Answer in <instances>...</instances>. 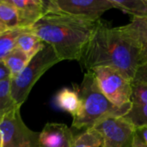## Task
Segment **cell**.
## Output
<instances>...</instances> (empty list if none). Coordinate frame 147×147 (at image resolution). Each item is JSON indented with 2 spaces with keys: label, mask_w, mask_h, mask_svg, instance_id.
Masks as SVG:
<instances>
[{
  "label": "cell",
  "mask_w": 147,
  "mask_h": 147,
  "mask_svg": "<svg viewBox=\"0 0 147 147\" xmlns=\"http://www.w3.org/2000/svg\"><path fill=\"white\" fill-rule=\"evenodd\" d=\"M141 48L120 29L99 20L79 62L86 71L96 67L113 68L133 81L140 62Z\"/></svg>",
  "instance_id": "1"
},
{
  "label": "cell",
  "mask_w": 147,
  "mask_h": 147,
  "mask_svg": "<svg viewBox=\"0 0 147 147\" xmlns=\"http://www.w3.org/2000/svg\"><path fill=\"white\" fill-rule=\"evenodd\" d=\"M96 22H90L61 12L47 13L29 30L53 47L62 60L79 61Z\"/></svg>",
  "instance_id": "2"
},
{
  "label": "cell",
  "mask_w": 147,
  "mask_h": 147,
  "mask_svg": "<svg viewBox=\"0 0 147 147\" xmlns=\"http://www.w3.org/2000/svg\"><path fill=\"white\" fill-rule=\"evenodd\" d=\"M80 100V109L72 120L76 129L91 128L97 122L109 117H123L132 104L117 107L111 103L101 91L92 71L84 73L82 83L77 87Z\"/></svg>",
  "instance_id": "3"
},
{
  "label": "cell",
  "mask_w": 147,
  "mask_h": 147,
  "mask_svg": "<svg viewBox=\"0 0 147 147\" xmlns=\"http://www.w3.org/2000/svg\"><path fill=\"white\" fill-rule=\"evenodd\" d=\"M59 62L60 59L53 47L45 43L43 47L30 59L25 68L10 78L11 96L16 106L21 107L24 103L36 82Z\"/></svg>",
  "instance_id": "4"
},
{
  "label": "cell",
  "mask_w": 147,
  "mask_h": 147,
  "mask_svg": "<svg viewBox=\"0 0 147 147\" xmlns=\"http://www.w3.org/2000/svg\"><path fill=\"white\" fill-rule=\"evenodd\" d=\"M97 84L107 99L117 107L132 104L133 81L110 67L92 69Z\"/></svg>",
  "instance_id": "5"
},
{
  "label": "cell",
  "mask_w": 147,
  "mask_h": 147,
  "mask_svg": "<svg viewBox=\"0 0 147 147\" xmlns=\"http://www.w3.org/2000/svg\"><path fill=\"white\" fill-rule=\"evenodd\" d=\"M20 109L14 108L0 121L3 147H39L40 132L32 131L25 125Z\"/></svg>",
  "instance_id": "6"
},
{
  "label": "cell",
  "mask_w": 147,
  "mask_h": 147,
  "mask_svg": "<svg viewBox=\"0 0 147 147\" xmlns=\"http://www.w3.org/2000/svg\"><path fill=\"white\" fill-rule=\"evenodd\" d=\"M43 3L46 14L61 12L90 22L99 21L104 12L114 8L111 0H49Z\"/></svg>",
  "instance_id": "7"
},
{
  "label": "cell",
  "mask_w": 147,
  "mask_h": 147,
  "mask_svg": "<svg viewBox=\"0 0 147 147\" xmlns=\"http://www.w3.org/2000/svg\"><path fill=\"white\" fill-rule=\"evenodd\" d=\"M91 128L102 136L101 147H133L135 128L122 117H109Z\"/></svg>",
  "instance_id": "8"
},
{
  "label": "cell",
  "mask_w": 147,
  "mask_h": 147,
  "mask_svg": "<svg viewBox=\"0 0 147 147\" xmlns=\"http://www.w3.org/2000/svg\"><path fill=\"white\" fill-rule=\"evenodd\" d=\"M73 137L65 124L49 122L40 132L39 147H71Z\"/></svg>",
  "instance_id": "9"
},
{
  "label": "cell",
  "mask_w": 147,
  "mask_h": 147,
  "mask_svg": "<svg viewBox=\"0 0 147 147\" xmlns=\"http://www.w3.org/2000/svg\"><path fill=\"white\" fill-rule=\"evenodd\" d=\"M17 12L18 28H29L44 15L45 7L42 0H8Z\"/></svg>",
  "instance_id": "10"
},
{
  "label": "cell",
  "mask_w": 147,
  "mask_h": 147,
  "mask_svg": "<svg viewBox=\"0 0 147 147\" xmlns=\"http://www.w3.org/2000/svg\"><path fill=\"white\" fill-rule=\"evenodd\" d=\"M120 29L141 49L147 47V18H133L130 23L120 27Z\"/></svg>",
  "instance_id": "11"
},
{
  "label": "cell",
  "mask_w": 147,
  "mask_h": 147,
  "mask_svg": "<svg viewBox=\"0 0 147 147\" xmlns=\"http://www.w3.org/2000/svg\"><path fill=\"white\" fill-rule=\"evenodd\" d=\"M54 103L59 109L75 117L80 109V100L77 89L62 88L55 95Z\"/></svg>",
  "instance_id": "12"
},
{
  "label": "cell",
  "mask_w": 147,
  "mask_h": 147,
  "mask_svg": "<svg viewBox=\"0 0 147 147\" xmlns=\"http://www.w3.org/2000/svg\"><path fill=\"white\" fill-rule=\"evenodd\" d=\"M44 44L40 38L30 32L29 28H24L16 40V47L22 50L31 59L43 47Z\"/></svg>",
  "instance_id": "13"
},
{
  "label": "cell",
  "mask_w": 147,
  "mask_h": 147,
  "mask_svg": "<svg viewBox=\"0 0 147 147\" xmlns=\"http://www.w3.org/2000/svg\"><path fill=\"white\" fill-rule=\"evenodd\" d=\"M113 7L133 18H147V0H111Z\"/></svg>",
  "instance_id": "14"
},
{
  "label": "cell",
  "mask_w": 147,
  "mask_h": 147,
  "mask_svg": "<svg viewBox=\"0 0 147 147\" xmlns=\"http://www.w3.org/2000/svg\"><path fill=\"white\" fill-rule=\"evenodd\" d=\"M30 59L26 53L17 47L11 50L9 54L3 59V62L10 71L11 78L19 74L28 65Z\"/></svg>",
  "instance_id": "15"
},
{
  "label": "cell",
  "mask_w": 147,
  "mask_h": 147,
  "mask_svg": "<svg viewBox=\"0 0 147 147\" xmlns=\"http://www.w3.org/2000/svg\"><path fill=\"white\" fill-rule=\"evenodd\" d=\"M122 118L135 129L147 127V104L132 102L130 109Z\"/></svg>",
  "instance_id": "16"
},
{
  "label": "cell",
  "mask_w": 147,
  "mask_h": 147,
  "mask_svg": "<svg viewBox=\"0 0 147 147\" xmlns=\"http://www.w3.org/2000/svg\"><path fill=\"white\" fill-rule=\"evenodd\" d=\"M0 27L5 30L18 28L16 9L8 0H0Z\"/></svg>",
  "instance_id": "17"
},
{
  "label": "cell",
  "mask_w": 147,
  "mask_h": 147,
  "mask_svg": "<svg viewBox=\"0 0 147 147\" xmlns=\"http://www.w3.org/2000/svg\"><path fill=\"white\" fill-rule=\"evenodd\" d=\"M23 30L24 28H16L0 34V61H3L9 53L16 47V40Z\"/></svg>",
  "instance_id": "18"
},
{
  "label": "cell",
  "mask_w": 147,
  "mask_h": 147,
  "mask_svg": "<svg viewBox=\"0 0 147 147\" xmlns=\"http://www.w3.org/2000/svg\"><path fill=\"white\" fill-rule=\"evenodd\" d=\"M102 136L93 128L85 129L83 133L73 137L71 147H101Z\"/></svg>",
  "instance_id": "19"
},
{
  "label": "cell",
  "mask_w": 147,
  "mask_h": 147,
  "mask_svg": "<svg viewBox=\"0 0 147 147\" xmlns=\"http://www.w3.org/2000/svg\"><path fill=\"white\" fill-rule=\"evenodd\" d=\"M18 107L16 105L10 90V78L0 81V121L8 112L14 108Z\"/></svg>",
  "instance_id": "20"
},
{
  "label": "cell",
  "mask_w": 147,
  "mask_h": 147,
  "mask_svg": "<svg viewBox=\"0 0 147 147\" xmlns=\"http://www.w3.org/2000/svg\"><path fill=\"white\" fill-rule=\"evenodd\" d=\"M132 102L147 104V84L133 83Z\"/></svg>",
  "instance_id": "21"
},
{
  "label": "cell",
  "mask_w": 147,
  "mask_h": 147,
  "mask_svg": "<svg viewBox=\"0 0 147 147\" xmlns=\"http://www.w3.org/2000/svg\"><path fill=\"white\" fill-rule=\"evenodd\" d=\"M132 146L147 147V127L135 129Z\"/></svg>",
  "instance_id": "22"
},
{
  "label": "cell",
  "mask_w": 147,
  "mask_h": 147,
  "mask_svg": "<svg viewBox=\"0 0 147 147\" xmlns=\"http://www.w3.org/2000/svg\"><path fill=\"white\" fill-rule=\"evenodd\" d=\"M133 83H140V84H147V63L140 65L138 67L134 78L133 79Z\"/></svg>",
  "instance_id": "23"
},
{
  "label": "cell",
  "mask_w": 147,
  "mask_h": 147,
  "mask_svg": "<svg viewBox=\"0 0 147 147\" xmlns=\"http://www.w3.org/2000/svg\"><path fill=\"white\" fill-rule=\"evenodd\" d=\"M9 78H11L10 71L4 64V62L0 61V81H3Z\"/></svg>",
  "instance_id": "24"
},
{
  "label": "cell",
  "mask_w": 147,
  "mask_h": 147,
  "mask_svg": "<svg viewBox=\"0 0 147 147\" xmlns=\"http://www.w3.org/2000/svg\"><path fill=\"white\" fill-rule=\"evenodd\" d=\"M140 62H141V64L147 63V47L141 50V53H140Z\"/></svg>",
  "instance_id": "25"
},
{
  "label": "cell",
  "mask_w": 147,
  "mask_h": 147,
  "mask_svg": "<svg viewBox=\"0 0 147 147\" xmlns=\"http://www.w3.org/2000/svg\"><path fill=\"white\" fill-rule=\"evenodd\" d=\"M0 147H3V137L1 132H0Z\"/></svg>",
  "instance_id": "26"
},
{
  "label": "cell",
  "mask_w": 147,
  "mask_h": 147,
  "mask_svg": "<svg viewBox=\"0 0 147 147\" xmlns=\"http://www.w3.org/2000/svg\"><path fill=\"white\" fill-rule=\"evenodd\" d=\"M3 31H5V29H4V28H1V27H0V34H1V33H3Z\"/></svg>",
  "instance_id": "27"
}]
</instances>
